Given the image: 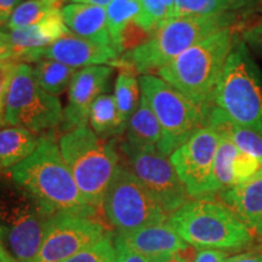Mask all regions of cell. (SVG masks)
I'll return each instance as SVG.
<instances>
[{"label":"cell","instance_id":"6da1fadb","mask_svg":"<svg viewBox=\"0 0 262 262\" xmlns=\"http://www.w3.org/2000/svg\"><path fill=\"white\" fill-rule=\"evenodd\" d=\"M10 175L49 216L74 214L94 217L96 214V209L81 195L52 136H41L33 155L10 170Z\"/></svg>","mask_w":262,"mask_h":262},{"label":"cell","instance_id":"7a4b0ae2","mask_svg":"<svg viewBox=\"0 0 262 262\" xmlns=\"http://www.w3.org/2000/svg\"><path fill=\"white\" fill-rule=\"evenodd\" d=\"M234 39L229 27L217 31L163 66L157 74L195 103L206 117Z\"/></svg>","mask_w":262,"mask_h":262},{"label":"cell","instance_id":"3957f363","mask_svg":"<svg viewBox=\"0 0 262 262\" xmlns=\"http://www.w3.org/2000/svg\"><path fill=\"white\" fill-rule=\"evenodd\" d=\"M188 245L201 249H241L253 243V233L228 206L210 199L187 202L168 219Z\"/></svg>","mask_w":262,"mask_h":262},{"label":"cell","instance_id":"277c9868","mask_svg":"<svg viewBox=\"0 0 262 262\" xmlns=\"http://www.w3.org/2000/svg\"><path fill=\"white\" fill-rule=\"evenodd\" d=\"M61 155L86 203L101 208L118 168L112 143L104 142L88 126L67 131L58 142Z\"/></svg>","mask_w":262,"mask_h":262},{"label":"cell","instance_id":"5b68a950","mask_svg":"<svg viewBox=\"0 0 262 262\" xmlns=\"http://www.w3.org/2000/svg\"><path fill=\"white\" fill-rule=\"evenodd\" d=\"M214 103L233 122L262 135V73L241 38L234 39Z\"/></svg>","mask_w":262,"mask_h":262},{"label":"cell","instance_id":"8992f818","mask_svg":"<svg viewBox=\"0 0 262 262\" xmlns=\"http://www.w3.org/2000/svg\"><path fill=\"white\" fill-rule=\"evenodd\" d=\"M229 24L231 17L227 14L171 18L153 32L148 40L127 52L124 60H117L114 64L134 68L141 74L158 71L196 42L227 28Z\"/></svg>","mask_w":262,"mask_h":262},{"label":"cell","instance_id":"52a82bcc","mask_svg":"<svg viewBox=\"0 0 262 262\" xmlns=\"http://www.w3.org/2000/svg\"><path fill=\"white\" fill-rule=\"evenodd\" d=\"M139 83L141 94L155 112L162 127V140L157 149L163 156L170 157L195 130L205 125V114L195 103L162 78L143 74Z\"/></svg>","mask_w":262,"mask_h":262},{"label":"cell","instance_id":"ba28073f","mask_svg":"<svg viewBox=\"0 0 262 262\" xmlns=\"http://www.w3.org/2000/svg\"><path fill=\"white\" fill-rule=\"evenodd\" d=\"M102 206L107 220L118 234L134 233L164 224L169 219L135 173L120 165L108 186Z\"/></svg>","mask_w":262,"mask_h":262},{"label":"cell","instance_id":"9c48e42d","mask_svg":"<svg viewBox=\"0 0 262 262\" xmlns=\"http://www.w3.org/2000/svg\"><path fill=\"white\" fill-rule=\"evenodd\" d=\"M62 122L63 111L58 98L39 86L31 66L19 63L6 97L5 124L41 133Z\"/></svg>","mask_w":262,"mask_h":262},{"label":"cell","instance_id":"30bf717a","mask_svg":"<svg viewBox=\"0 0 262 262\" xmlns=\"http://www.w3.org/2000/svg\"><path fill=\"white\" fill-rule=\"evenodd\" d=\"M122 148L131 171L166 214H172L188 202V193L168 157L157 148H135L125 142Z\"/></svg>","mask_w":262,"mask_h":262},{"label":"cell","instance_id":"8fae6325","mask_svg":"<svg viewBox=\"0 0 262 262\" xmlns=\"http://www.w3.org/2000/svg\"><path fill=\"white\" fill-rule=\"evenodd\" d=\"M220 136L208 126H202L169 157L188 195L209 199L214 194L212 175Z\"/></svg>","mask_w":262,"mask_h":262},{"label":"cell","instance_id":"7c38bea8","mask_svg":"<svg viewBox=\"0 0 262 262\" xmlns=\"http://www.w3.org/2000/svg\"><path fill=\"white\" fill-rule=\"evenodd\" d=\"M106 234L103 225L94 217L52 215L49 217L41 249L34 262H64Z\"/></svg>","mask_w":262,"mask_h":262},{"label":"cell","instance_id":"4fadbf2b","mask_svg":"<svg viewBox=\"0 0 262 262\" xmlns=\"http://www.w3.org/2000/svg\"><path fill=\"white\" fill-rule=\"evenodd\" d=\"M111 74L112 68L108 66H90L77 71L70 84L68 104L63 111L64 131L86 126L90 108L107 89Z\"/></svg>","mask_w":262,"mask_h":262},{"label":"cell","instance_id":"5bb4252c","mask_svg":"<svg viewBox=\"0 0 262 262\" xmlns=\"http://www.w3.org/2000/svg\"><path fill=\"white\" fill-rule=\"evenodd\" d=\"M119 54L112 45L88 40L77 35H66L47 49L29 52L24 63L40 60H54L70 67H90L103 63L113 64Z\"/></svg>","mask_w":262,"mask_h":262},{"label":"cell","instance_id":"9a60e30c","mask_svg":"<svg viewBox=\"0 0 262 262\" xmlns=\"http://www.w3.org/2000/svg\"><path fill=\"white\" fill-rule=\"evenodd\" d=\"M117 248L126 249L152 262H164L189 245L178 234L169 222L149 226L129 234H117L114 237Z\"/></svg>","mask_w":262,"mask_h":262},{"label":"cell","instance_id":"2e32d148","mask_svg":"<svg viewBox=\"0 0 262 262\" xmlns=\"http://www.w3.org/2000/svg\"><path fill=\"white\" fill-rule=\"evenodd\" d=\"M50 216L40 209L26 206L4 229L8 244L17 262H34L40 251Z\"/></svg>","mask_w":262,"mask_h":262},{"label":"cell","instance_id":"e0dca14e","mask_svg":"<svg viewBox=\"0 0 262 262\" xmlns=\"http://www.w3.org/2000/svg\"><path fill=\"white\" fill-rule=\"evenodd\" d=\"M61 10L51 12L38 24L9 32L16 62H24L29 52L47 49L58 39L70 34Z\"/></svg>","mask_w":262,"mask_h":262},{"label":"cell","instance_id":"ac0fdd59","mask_svg":"<svg viewBox=\"0 0 262 262\" xmlns=\"http://www.w3.org/2000/svg\"><path fill=\"white\" fill-rule=\"evenodd\" d=\"M220 196L251 233L262 237V172L247 182L220 192Z\"/></svg>","mask_w":262,"mask_h":262},{"label":"cell","instance_id":"d6986e66","mask_svg":"<svg viewBox=\"0 0 262 262\" xmlns=\"http://www.w3.org/2000/svg\"><path fill=\"white\" fill-rule=\"evenodd\" d=\"M62 16L70 32L77 37L100 44L112 45L107 28L104 8L81 3H71L62 8Z\"/></svg>","mask_w":262,"mask_h":262},{"label":"cell","instance_id":"ffe728a7","mask_svg":"<svg viewBox=\"0 0 262 262\" xmlns=\"http://www.w3.org/2000/svg\"><path fill=\"white\" fill-rule=\"evenodd\" d=\"M204 126L210 127L217 135L228 137L241 152L255 157L262 164V135L260 133L239 125L216 106L209 111Z\"/></svg>","mask_w":262,"mask_h":262},{"label":"cell","instance_id":"44dd1931","mask_svg":"<svg viewBox=\"0 0 262 262\" xmlns=\"http://www.w3.org/2000/svg\"><path fill=\"white\" fill-rule=\"evenodd\" d=\"M160 140V124L147 100L141 95L139 107L127 122L125 143L135 148H157Z\"/></svg>","mask_w":262,"mask_h":262},{"label":"cell","instance_id":"7402d4cb","mask_svg":"<svg viewBox=\"0 0 262 262\" xmlns=\"http://www.w3.org/2000/svg\"><path fill=\"white\" fill-rule=\"evenodd\" d=\"M39 145V139L25 127L10 126L0 129V171L11 170L29 156Z\"/></svg>","mask_w":262,"mask_h":262},{"label":"cell","instance_id":"603a6c76","mask_svg":"<svg viewBox=\"0 0 262 262\" xmlns=\"http://www.w3.org/2000/svg\"><path fill=\"white\" fill-rule=\"evenodd\" d=\"M89 123L101 139L120 135L125 131L127 124L120 117L114 95H100L90 108Z\"/></svg>","mask_w":262,"mask_h":262},{"label":"cell","instance_id":"cb8c5ba5","mask_svg":"<svg viewBox=\"0 0 262 262\" xmlns=\"http://www.w3.org/2000/svg\"><path fill=\"white\" fill-rule=\"evenodd\" d=\"M107 28L110 32L112 47L123 54L122 34L130 22L136 21L141 14L140 0H112L107 6Z\"/></svg>","mask_w":262,"mask_h":262},{"label":"cell","instance_id":"d4e9b609","mask_svg":"<svg viewBox=\"0 0 262 262\" xmlns=\"http://www.w3.org/2000/svg\"><path fill=\"white\" fill-rule=\"evenodd\" d=\"M75 73L77 71L73 67L45 58L38 61L33 68V74L39 86L54 96L63 93L66 88L70 86Z\"/></svg>","mask_w":262,"mask_h":262},{"label":"cell","instance_id":"484cf974","mask_svg":"<svg viewBox=\"0 0 262 262\" xmlns=\"http://www.w3.org/2000/svg\"><path fill=\"white\" fill-rule=\"evenodd\" d=\"M114 98L120 117L127 124L131 116L139 107L141 100L140 83L133 68L124 67L118 74L114 88Z\"/></svg>","mask_w":262,"mask_h":262},{"label":"cell","instance_id":"4316f807","mask_svg":"<svg viewBox=\"0 0 262 262\" xmlns=\"http://www.w3.org/2000/svg\"><path fill=\"white\" fill-rule=\"evenodd\" d=\"M238 153V147L232 142V140L226 136H220L214 164V175H212L214 194L234 186L233 162Z\"/></svg>","mask_w":262,"mask_h":262},{"label":"cell","instance_id":"83f0119b","mask_svg":"<svg viewBox=\"0 0 262 262\" xmlns=\"http://www.w3.org/2000/svg\"><path fill=\"white\" fill-rule=\"evenodd\" d=\"M61 0H27L21 3L12 12L6 27L12 31L38 24L49 14L61 10Z\"/></svg>","mask_w":262,"mask_h":262},{"label":"cell","instance_id":"f1b7e54d","mask_svg":"<svg viewBox=\"0 0 262 262\" xmlns=\"http://www.w3.org/2000/svg\"><path fill=\"white\" fill-rule=\"evenodd\" d=\"M241 0H175L173 17H206L226 14Z\"/></svg>","mask_w":262,"mask_h":262},{"label":"cell","instance_id":"f546056e","mask_svg":"<svg viewBox=\"0 0 262 262\" xmlns=\"http://www.w3.org/2000/svg\"><path fill=\"white\" fill-rule=\"evenodd\" d=\"M117 248L112 233H107L96 243L90 245L64 262H116Z\"/></svg>","mask_w":262,"mask_h":262},{"label":"cell","instance_id":"4dcf8cb0","mask_svg":"<svg viewBox=\"0 0 262 262\" xmlns=\"http://www.w3.org/2000/svg\"><path fill=\"white\" fill-rule=\"evenodd\" d=\"M140 3L141 14L135 22L150 34L171 19V14L163 0H140Z\"/></svg>","mask_w":262,"mask_h":262},{"label":"cell","instance_id":"1f68e13d","mask_svg":"<svg viewBox=\"0 0 262 262\" xmlns=\"http://www.w3.org/2000/svg\"><path fill=\"white\" fill-rule=\"evenodd\" d=\"M260 172H262V164L255 157L239 150L233 162L234 186L254 179Z\"/></svg>","mask_w":262,"mask_h":262},{"label":"cell","instance_id":"d6a6232c","mask_svg":"<svg viewBox=\"0 0 262 262\" xmlns=\"http://www.w3.org/2000/svg\"><path fill=\"white\" fill-rule=\"evenodd\" d=\"M18 64V62L16 61L0 62V129L5 124L6 97Z\"/></svg>","mask_w":262,"mask_h":262},{"label":"cell","instance_id":"836d02e7","mask_svg":"<svg viewBox=\"0 0 262 262\" xmlns=\"http://www.w3.org/2000/svg\"><path fill=\"white\" fill-rule=\"evenodd\" d=\"M242 40L262 57V17L242 33Z\"/></svg>","mask_w":262,"mask_h":262},{"label":"cell","instance_id":"e575fe53","mask_svg":"<svg viewBox=\"0 0 262 262\" xmlns=\"http://www.w3.org/2000/svg\"><path fill=\"white\" fill-rule=\"evenodd\" d=\"M228 255L217 249H201L194 256V262H227Z\"/></svg>","mask_w":262,"mask_h":262},{"label":"cell","instance_id":"d590c367","mask_svg":"<svg viewBox=\"0 0 262 262\" xmlns=\"http://www.w3.org/2000/svg\"><path fill=\"white\" fill-rule=\"evenodd\" d=\"M5 61H15V52L9 33L0 29V62Z\"/></svg>","mask_w":262,"mask_h":262},{"label":"cell","instance_id":"8d00e7d4","mask_svg":"<svg viewBox=\"0 0 262 262\" xmlns=\"http://www.w3.org/2000/svg\"><path fill=\"white\" fill-rule=\"evenodd\" d=\"M19 0H0V27L8 25L12 12L18 6Z\"/></svg>","mask_w":262,"mask_h":262},{"label":"cell","instance_id":"74e56055","mask_svg":"<svg viewBox=\"0 0 262 262\" xmlns=\"http://www.w3.org/2000/svg\"><path fill=\"white\" fill-rule=\"evenodd\" d=\"M117 248V247H116ZM116 262H152L148 257L143 256L126 249L117 248V260Z\"/></svg>","mask_w":262,"mask_h":262},{"label":"cell","instance_id":"f35d334b","mask_svg":"<svg viewBox=\"0 0 262 262\" xmlns=\"http://www.w3.org/2000/svg\"><path fill=\"white\" fill-rule=\"evenodd\" d=\"M227 262H262V255L254 254H242L228 257Z\"/></svg>","mask_w":262,"mask_h":262},{"label":"cell","instance_id":"ab89813d","mask_svg":"<svg viewBox=\"0 0 262 262\" xmlns=\"http://www.w3.org/2000/svg\"><path fill=\"white\" fill-rule=\"evenodd\" d=\"M0 262H17L15 260V257L5 249L2 241V235H0Z\"/></svg>","mask_w":262,"mask_h":262},{"label":"cell","instance_id":"60d3db41","mask_svg":"<svg viewBox=\"0 0 262 262\" xmlns=\"http://www.w3.org/2000/svg\"><path fill=\"white\" fill-rule=\"evenodd\" d=\"M74 3H81V4H90L101 6V8H107L112 0H73Z\"/></svg>","mask_w":262,"mask_h":262},{"label":"cell","instance_id":"b9f144b4","mask_svg":"<svg viewBox=\"0 0 262 262\" xmlns=\"http://www.w3.org/2000/svg\"><path fill=\"white\" fill-rule=\"evenodd\" d=\"M165 3L166 8L169 9L170 14H171V18L173 17V6H175V0H163Z\"/></svg>","mask_w":262,"mask_h":262},{"label":"cell","instance_id":"7bdbcfd3","mask_svg":"<svg viewBox=\"0 0 262 262\" xmlns=\"http://www.w3.org/2000/svg\"><path fill=\"white\" fill-rule=\"evenodd\" d=\"M61 2H64V0H61Z\"/></svg>","mask_w":262,"mask_h":262}]
</instances>
